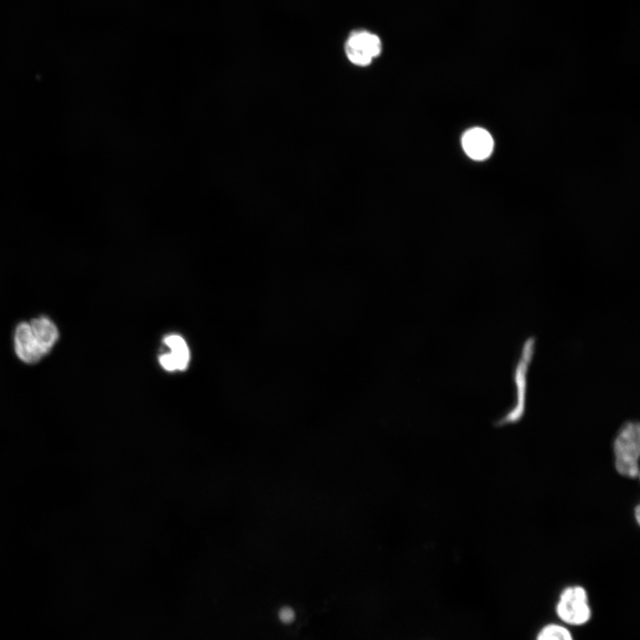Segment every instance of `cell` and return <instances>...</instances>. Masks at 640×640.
Here are the masks:
<instances>
[{"mask_svg":"<svg viewBox=\"0 0 640 640\" xmlns=\"http://www.w3.org/2000/svg\"><path fill=\"white\" fill-rule=\"evenodd\" d=\"M553 611L556 620L571 628L588 625L593 617L588 590L580 583L564 585L556 596Z\"/></svg>","mask_w":640,"mask_h":640,"instance_id":"obj_1","label":"cell"},{"mask_svg":"<svg viewBox=\"0 0 640 640\" xmlns=\"http://www.w3.org/2000/svg\"><path fill=\"white\" fill-rule=\"evenodd\" d=\"M536 347V338L529 336L523 343L519 356L513 367L512 380L515 386V403L513 407L501 417L497 424L499 426L514 424L520 420L524 414L528 373Z\"/></svg>","mask_w":640,"mask_h":640,"instance_id":"obj_2","label":"cell"},{"mask_svg":"<svg viewBox=\"0 0 640 640\" xmlns=\"http://www.w3.org/2000/svg\"><path fill=\"white\" fill-rule=\"evenodd\" d=\"M637 421L628 420L619 429L612 444L614 466L623 476L636 478L639 475L640 431Z\"/></svg>","mask_w":640,"mask_h":640,"instance_id":"obj_3","label":"cell"},{"mask_svg":"<svg viewBox=\"0 0 640 640\" xmlns=\"http://www.w3.org/2000/svg\"><path fill=\"white\" fill-rule=\"evenodd\" d=\"M380 38L366 31L351 35L345 45L348 59L359 66L369 65L380 53Z\"/></svg>","mask_w":640,"mask_h":640,"instance_id":"obj_4","label":"cell"},{"mask_svg":"<svg viewBox=\"0 0 640 640\" xmlns=\"http://www.w3.org/2000/svg\"><path fill=\"white\" fill-rule=\"evenodd\" d=\"M12 345L14 355L25 364H36L44 357L35 340L28 320H21L15 325Z\"/></svg>","mask_w":640,"mask_h":640,"instance_id":"obj_5","label":"cell"},{"mask_svg":"<svg viewBox=\"0 0 640 640\" xmlns=\"http://www.w3.org/2000/svg\"><path fill=\"white\" fill-rule=\"evenodd\" d=\"M35 340L44 355L47 356L60 338V329L49 316L41 314L28 320Z\"/></svg>","mask_w":640,"mask_h":640,"instance_id":"obj_6","label":"cell"},{"mask_svg":"<svg viewBox=\"0 0 640 640\" xmlns=\"http://www.w3.org/2000/svg\"><path fill=\"white\" fill-rule=\"evenodd\" d=\"M461 144L466 154L474 160L487 158L493 148V140L484 129L475 127L462 136Z\"/></svg>","mask_w":640,"mask_h":640,"instance_id":"obj_7","label":"cell"},{"mask_svg":"<svg viewBox=\"0 0 640 640\" xmlns=\"http://www.w3.org/2000/svg\"><path fill=\"white\" fill-rule=\"evenodd\" d=\"M533 640H576L572 628L552 620L543 623L536 631Z\"/></svg>","mask_w":640,"mask_h":640,"instance_id":"obj_8","label":"cell"},{"mask_svg":"<svg viewBox=\"0 0 640 640\" xmlns=\"http://www.w3.org/2000/svg\"><path fill=\"white\" fill-rule=\"evenodd\" d=\"M164 342L171 348V354L176 362L177 369H185L189 358L188 348L185 340L178 335H171L165 338Z\"/></svg>","mask_w":640,"mask_h":640,"instance_id":"obj_9","label":"cell"},{"mask_svg":"<svg viewBox=\"0 0 640 640\" xmlns=\"http://www.w3.org/2000/svg\"><path fill=\"white\" fill-rule=\"evenodd\" d=\"M161 364L168 371L177 369L176 362L172 354H165L160 357Z\"/></svg>","mask_w":640,"mask_h":640,"instance_id":"obj_10","label":"cell"},{"mask_svg":"<svg viewBox=\"0 0 640 640\" xmlns=\"http://www.w3.org/2000/svg\"><path fill=\"white\" fill-rule=\"evenodd\" d=\"M279 619L284 623H290L294 619V612L290 607H284L279 612Z\"/></svg>","mask_w":640,"mask_h":640,"instance_id":"obj_11","label":"cell"}]
</instances>
